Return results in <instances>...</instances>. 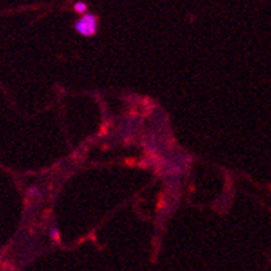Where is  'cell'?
Masks as SVG:
<instances>
[{
	"instance_id": "3957f363",
	"label": "cell",
	"mask_w": 271,
	"mask_h": 271,
	"mask_svg": "<svg viewBox=\"0 0 271 271\" xmlns=\"http://www.w3.org/2000/svg\"><path fill=\"white\" fill-rule=\"evenodd\" d=\"M51 235H53V238H56V239H58V231H57V229L51 230Z\"/></svg>"
},
{
	"instance_id": "7a4b0ae2",
	"label": "cell",
	"mask_w": 271,
	"mask_h": 271,
	"mask_svg": "<svg viewBox=\"0 0 271 271\" xmlns=\"http://www.w3.org/2000/svg\"><path fill=\"white\" fill-rule=\"evenodd\" d=\"M74 10H75L77 13H79V14H82V13L86 11V4H84L83 1H77V4L74 6Z\"/></svg>"
},
{
	"instance_id": "6da1fadb",
	"label": "cell",
	"mask_w": 271,
	"mask_h": 271,
	"mask_svg": "<svg viewBox=\"0 0 271 271\" xmlns=\"http://www.w3.org/2000/svg\"><path fill=\"white\" fill-rule=\"evenodd\" d=\"M75 31L84 38H90L97 31V18L93 14L82 15V18L75 24Z\"/></svg>"
}]
</instances>
